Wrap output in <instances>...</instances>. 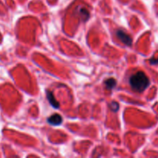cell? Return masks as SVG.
<instances>
[{"mask_svg": "<svg viewBox=\"0 0 158 158\" xmlns=\"http://www.w3.org/2000/svg\"><path fill=\"white\" fill-rule=\"evenodd\" d=\"M129 83L134 91L141 93L150 86V82L144 72L138 71L130 76L129 79Z\"/></svg>", "mask_w": 158, "mask_h": 158, "instance_id": "cell-1", "label": "cell"}, {"mask_svg": "<svg viewBox=\"0 0 158 158\" xmlns=\"http://www.w3.org/2000/svg\"><path fill=\"white\" fill-rule=\"evenodd\" d=\"M116 36L123 43L125 44L126 46H130L132 45V38L130 37V35H128L127 33H126L125 32L123 31V30H118L116 33Z\"/></svg>", "mask_w": 158, "mask_h": 158, "instance_id": "cell-2", "label": "cell"}, {"mask_svg": "<svg viewBox=\"0 0 158 158\" xmlns=\"http://www.w3.org/2000/svg\"><path fill=\"white\" fill-rule=\"evenodd\" d=\"M47 121H48L49 124L52 126H59L62 124L63 117L60 115L56 113V114H53L52 115V116H50V117L47 119Z\"/></svg>", "mask_w": 158, "mask_h": 158, "instance_id": "cell-3", "label": "cell"}, {"mask_svg": "<svg viewBox=\"0 0 158 158\" xmlns=\"http://www.w3.org/2000/svg\"><path fill=\"white\" fill-rule=\"evenodd\" d=\"M47 99H48L49 102H50V105H51L53 108H55V109L59 108V102L56 100V98H55V96H54V95H53V93H52L51 91H49V90H47Z\"/></svg>", "mask_w": 158, "mask_h": 158, "instance_id": "cell-4", "label": "cell"}, {"mask_svg": "<svg viewBox=\"0 0 158 158\" xmlns=\"http://www.w3.org/2000/svg\"><path fill=\"white\" fill-rule=\"evenodd\" d=\"M77 13L83 21H87L90 18V13L87 9L83 8V7H79Z\"/></svg>", "mask_w": 158, "mask_h": 158, "instance_id": "cell-5", "label": "cell"}, {"mask_svg": "<svg viewBox=\"0 0 158 158\" xmlns=\"http://www.w3.org/2000/svg\"><path fill=\"white\" fill-rule=\"evenodd\" d=\"M104 85L107 90H113L116 86V81L113 78H110L104 81Z\"/></svg>", "mask_w": 158, "mask_h": 158, "instance_id": "cell-6", "label": "cell"}, {"mask_svg": "<svg viewBox=\"0 0 158 158\" xmlns=\"http://www.w3.org/2000/svg\"><path fill=\"white\" fill-rule=\"evenodd\" d=\"M110 110L113 112H116L118 111V109H119V103L117 102H113L110 103Z\"/></svg>", "mask_w": 158, "mask_h": 158, "instance_id": "cell-7", "label": "cell"}, {"mask_svg": "<svg viewBox=\"0 0 158 158\" xmlns=\"http://www.w3.org/2000/svg\"><path fill=\"white\" fill-rule=\"evenodd\" d=\"M150 62L152 65H156V64H158V59H153V58H152L151 59H150Z\"/></svg>", "mask_w": 158, "mask_h": 158, "instance_id": "cell-8", "label": "cell"}]
</instances>
